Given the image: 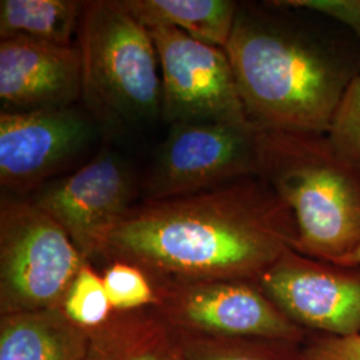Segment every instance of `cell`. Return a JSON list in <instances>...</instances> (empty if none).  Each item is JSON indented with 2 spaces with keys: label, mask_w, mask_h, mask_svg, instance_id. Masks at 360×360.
I'll return each instance as SVG.
<instances>
[{
  "label": "cell",
  "mask_w": 360,
  "mask_h": 360,
  "mask_svg": "<svg viewBox=\"0 0 360 360\" xmlns=\"http://www.w3.org/2000/svg\"><path fill=\"white\" fill-rule=\"evenodd\" d=\"M257 129L327 134L360 56L343 43L255 6H239L226 46Z\"/></svg>",
  "instance_id": "2"
},
{
  "label": "cell",
  "mask_w": 360,
  "mask_h": 360,
  "mask_svg": "<svg viewBox=\"0 0 360 360\" xmlns=\"http://www.w3.org/2000/svg\"><path fill=\"white\" fill-rule=\"evenodd\" d=\"M132 15L150 28L174 27L202 43L226 49L239 10L231 0H124Z\"/></svg>",
  "instance_id": "14"
},
{
  "label": "cell",
  "mask_w": 360,
  "mask_h": 360,
  "mask_svg": "<svg viewBox=\"0 0 360 360\" xmlns=\"http://www.w3.org/2000/svg\"><path fill=\"white\" fill-rule=\"evenodd\" d=\"M193 360H274L263 355L242 352V351H224V352H214L210 355L200 356L199 359Z\"/></svg>",
  "instance_id": "22"
},
{
  "label": "cell",
  "mask_w": 360,
  "mask_h": 360,
  "mask_svg": "<svg viewBox=\"0 0 360 360\" xmlns=\"http://www.w3.org/2000/svg\"><path fill=\"white\" fill-rule=\"evenodd\" d=\"M327 135L342 154L360 167V72L345 92Z\"/></svg>",
  "instance_id": "19"
},
{
  "label": "cell",
  "mask_w": 360,
  "mask_h": 360,
  "mask_svg": "<svg viewBox=\"0 0 360 360\" xmlns=\"http://www.w3.org/2000/svg\"><path fill=\"white\" fill-rule=\"evenodd\" d=\"M111 309L103 278L83 264L65 294L62 304L65 316L82 328L95 327L105 322Z\"/></svg>",
  "instance_id": "17"
},
{
  "label": "cell",
  "mask_w": 360,
  "mask_h": 360,
  "mask_svg": "<svg viewBox=\"0 0 360 360\" xmlns=\"http://www.w3.org/2000/svg\"><path fill=\"white\" fill-rule=\"evenodd\" d=\"M257 131L220 122L172 124L143 181L146 200L205 193L257 175Z\"/></svg>",
  "instance_id": "6"
},
{
  "label": "cell",
  "mask_w": 360,
  "mask_h": 360,
  "mask_svg": "<svg viewBox=\"0 0 360 360\" xmlns=\"http://www.w3.org/2000/svg\"><path fill=\"white\" fill-rule=\"evenodd\" d=\"M271 3L283 8L323 15L347 27L360 38V0H275Z\"/></svg>",
  "instance_id": "20"
},
{
  "label": "cell",
  "mask_w": 360,
  "mask_h": 360,
  "mask_svg": "<svg viewBox=\"0 0 360 360\" xmlns=\"http://www.w3.org/2000/svg\"><path fill=\"white\" fill-rule=\"evenodd\" d=\"M103 284L112 309L127 311L158 302L144 271L131 263L112 264L104 272Z\"/></svg>",
  "instance_id": "18"
},
{
  "label": "cell",
  "mask_w": 360,
  "mask_h": 360,
  "mask_svg": "<svg viewBox=\"0 0 360 360\" xmlns=\"http://www.w3.org/2000/svg\"><path fill=\"white\" fill-rule=\"evenodd\" d=\"M89 340L59 307L6 314L0 323V360H82Z\"/></svg>",
  "instance_id": "13"
},
{
  "label": "cell",
  "mask_w": 360,
  "mask_h": 360,
  "mask_svg": "<svg viewBox=\"0 0 360 360\" xmlns=\"http://www.w3.org/2000/svg\"><path fill=\"white\" fill-rule=\"evenodd\" d=\"M82 96L110 124L162 115V77L154 40L124 0L84 1L77 28Z\"/></svg>",
  "instance_id": "4"
},
{
  "label": "cell",
  "mask_w": 360,
  "mask_h": 360,
  "mask_svg": "<svg viewBox=\"0 0 360 360\" xmlns=\"http://www.w3.org/2000/svg\"><path fill=\"white\" fill-rule=\"evenodd\" d=\"M304 360H360V333L349 336H324L311 343Z\"/></svg>",
  "instance_id": "21"
},
{
  "label": "cell",
  "mask_w": 360,
  "mask_h": 360,
  "mask_svg": "<svg viewBox=\"0 0 360 360\" xmlns=\"http://www.w3.org/2000/svg\"><path fill=\"white\" fill-rule=\"evenodd\" d=\"M169 295L174 312L208 331L282 340L300 335L295 323L251 282H191L174 288Z\"/></svg>",
  "instance_id": "12"
},
{
  "label": "cell",
  "mask_w": 360,
  "mask_h": 360,
  "mask_svg": "<svg viewBox=\"0 0 360 360\" xmlns=\"http://www.w3.org/2000/svg\"><path fill=\"white\" fill-rule=\"evenodd\" d=\"M82 360H184L166 330L151 319H126L90 336Z\"/></svg>",
  "instance_id": "16"
},
{
  "label": "cell",
  "mask_w": 360,
  "mask_h": 360,
  "mask_svg": "<svg viewBox=\"0 0 360 360\" xmlns=\"http://www.w3.org/2000/svg\"><path fill=\"white\" fill-rule=\"evenodd\" d=\"M292 322L327 336L360 333V267H343L288 250L257 281Z\"/></svg>",
  "instance_id": "9"
},
{
  "label": "cell",
  "mask_w": 360,
  "mask_h": 360,
  "mask_svg": "<svg viewBox=\"0 0 360 360\" xmlns=\"http://www.w3.org/2000/svg\"><path fill=\"white\" fill-rule=\"evenodd\" d=\"M292 211L257 175L132 207L102 251L187 282L255 281L295 247Z\"/></svg>",
  "instance_id": "1"
},
{
  "label": "cell",
  "mask_w": 360,
  "mask_h": 360,
  "mask_svg": "<svg viewBox=\"0 0 360 360\" xmlns=\"http://www.w3.org/2000/svg\"><path fill=\"white\" fill-rule=\"evenodd\" d=\"M338 264L343 267H360V245L352 254H349Z\"/></svg>",
  "instance_id": "23"
},
{
  "label": "cell",
  "mask_w": 360,
  "mask_h": 360,
  "mask_svg": "<svg viewBox=\"0 0 360 360\" xmlns=\"http://www.w3.org/2000/svg\"><path fill=\"white\" fill-rule=\"evenodd\" d=\"M84 1L1 0L0 38H27L71 46Z\"/></svg>",
  "instance_id": "15"
},
{
  "label": "cell",
  "mask_w": 360,
  "mask_h": 360,
  "mask_svg": "<svg viewBox=\"0 0 360 360\" xmlns=\"http://www.w3.org/2000/svg\"><path fill=\"white\" fill-rule=\"evenodd\" d=\"M80 96L77 49L32 39H0L1 111L65 108Z\"/></svg>",
  "instance_id": "11"
},
{
  "label": "cell",
  "mask_w": 360,
  "mask_h": 360,
  "mask_svg": "<svg viewBox=\"0 0 360 360\" xmlns=\"http://www.w3.org/2000/svg\"><path fill=\"white\" fill-rule=\"evenodd\" d=\"M257 175L292 211L296 252L340 263L360 245V167L327 134L257 131Z\"/></svg>",
  "instance_id": "3"
},
{
  "label": "cell",
  "mask_w": 360,
  "mask_h": 360,
  "mask_svg": "<svg viewBox=\"0 0 360 360\" xmlns=\"http://www.w3.org/2000/svg\"><path fill=\"white\" fill-rule=\"evenodd\" d=\"M84 257L65 229L31 200L0 207L1 314L58 309Z\"/></svg>",
  "instance_id": "5"
},
{
  "label": "cell",
  "mask_w": 360,
  "mask_h": 360,
  "mask_svg": "<svg viewBox=\"0 0 360 360\" xmlns=\"http://www.w3.org/2000/svg\"><path fill=\"white\" fill-rule=\"evenodd\" d=\"M95 135L75 108L0 114V184L13 193H35L80 154Z\"/></svg>",
  "instance_id": "10"
},
{
  "label": "cell",
  "mask_w": 360,
  "mask_h": 360,
  "mask_svg": "<svg viewBox=\"0 0 360 360\" xmlns=\"http://www.w3.org/2000/svg\"><path fill=\"white\" fill-rule=\"evenodd\" d=\"M136 186L127 163L108 148L101 150L74 174L38 188L31 202L55 219L89 257L132 208Z\"/></svg>",
  "instance_id": "8"
},
{
  "label": "cell",
  "mask_w": 360,
  "mask_h": 360,
  "mask_svg": "<svg viewBox=\"0 0 360 360\" xmlns=\"http://www.w3.org/2000/svg\"><path fill=\"white\" fill-rule=\"evenodd\" d=\"M148 31L160 65L165 120L171 126L187 122L254 126L224 49L202 43L174 27H150Z\"/></svg>",
  "instance_id": "7"
}]
</instances>
